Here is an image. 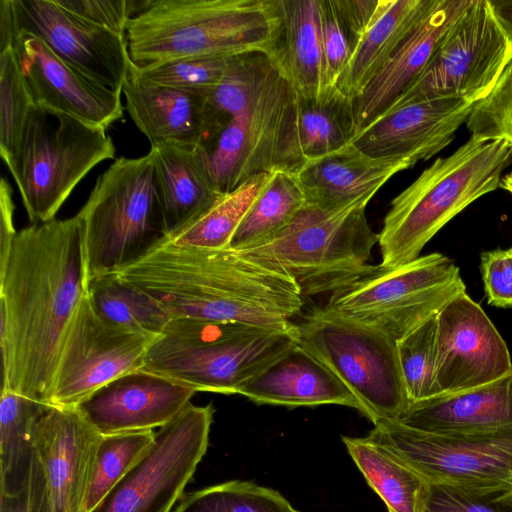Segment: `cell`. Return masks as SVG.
I'll return each instance as SVG.
<instances>
[{"mask_svg":"<svg viewBox=\"0 0 512 512\" xmlns=\"http://www.w3.org/2000/svg\"><path fill=\"white\" fill-rule=\"evenodd\" d=\"M88 285L77 215L17 232L0 266L1 390L49 405L62 344Z\"/></svg>","mask_w":512,"mask_h":512,"instance_id":"1","label":"cell"},{"mask_svg":"<svg viewBox=\"0 0 512 512\" xmlns=\"http://www.w3.org/2000/svg\"><path fill=\"white\" fill-rule=\"evenodd\" d=\"M111 275L147 295L171 317L284 330L303 307L300 288L281 265L231 248L164 241Z\"/></svg>","mask_w":512,"mask_h":512,"instance_id":"2","label":"cell"},{"mask_svg":"<svg viewBox=\"0 0 512 512\" xmlns=\"http://www.w3.org/2000/svg\"><path fill=\"white\" fill-rule=\"evenodd\" d=\"M279 26L277 0H151L129 22L137 67L189 57L268 55Z\"/></svg>","mask_w":512,"mask_h":512,"instance_id":"3","label":"cell"},{"mask_svg":"<svg viewBox=\"0 0 512 512\" xmlns=\"http://www.w3.org/2000/svg\"><path fill=\"white\" fill-rule=\"evenodd\" d=\"M512 165V146L470 136L437 158L390 204L378 233L381 264L397 267L420 257L424 246L471 203L499 188Z\"/></svg>","mask_w":512,"mask_h":512,"instance_id":"4","label":"cell"},{"mask_svg":"<svg viewBox=\"0 0 512 512\" xmlns=\"http://www.w3.org/2000/svg\"><path fill=\"white\" fill-rule=\"evenodd\" d=\"M297 343L295 324L281 330L171 317L149 344L142 369L196 392L238 394L250 379Z\"/></svg>","mask_w":512,"mask_h":512,"instance_id":"5","label":"cell"},{"mask_svg":"<svg viewBox=\"0 0 512 512\" xmlns=\"http://www.w3.org/2000/svg\"><path fill=\"white\" fill-rule=\"evenodd\" d=\"M89 281L113 274L166 241L168 231L153 156L117 158L77 213Z\"/></svg>","mask_w":512,"mask_h":512,"instance_id":"6","label":"cell"},{"mask_svg":"<svg viewBox=\"0 0 512 512\" xmlns=\"http://www.w3.org/2000/svg\"><path fill=\"white\" fill-rule=\"evenodd\" d=\"M371 198L337 209L306 203L293 222L269 243L247 251L281 265L304 296L333 293L366 274L378 234L365 209Z\"/></svg>","mask_w":512,"mask_h":512,"instance_id":"7","label":"cell"},{"mask_svg":"<svg viewBox=\"0 0 512 512\" xmlns=\"http://www.w3.org/2000/svg\"><path fill=\"white\" fill-rule=\"evenodd\" d=\"M114 156L105 128L34 105L8 167L31 224L54 219L86 174Z\"/></svg>","mask_w":512,"mask_h":512,"instance_id":"8","label":"cell"},{"mask_svg":"<svg viewBox=\"0 0 512 512\" xmlns=\"http://www.w3.org/2000/svg\"><path fill=\"white\" fill-rule=\"evenodd\" d=\"M295 325L298 344L346 386L373 424L400 419L410 402L395 339L324 307Z\"/></svg>","mask_w":512,"mask_h":512,"instance_id":"9","label":"cell"},{"mask_svg":"<svg viewBox=\"0 0 512 512\" xmlns=\"http://www.w3.org/2000/svg\"><path fill=\"white\" fill-rule=\"evenodd\" d=\"M463 292L466 286L454 261L431 253L397 267L372 266L331 293L324 308L397 341Z\"/></svg>","mask_w":512,"mask_h":512,"instance_id":"10","label":"cell"},{"mask_svg":"<svg viewBox=\"0 0 512 512\" xmlns=\"http://www.w3.org/2000/svg\"><path fill=\"white\" fill-rule=\"evenodd\" d=\"M511 58L512 44L489 0H471L421 75L394 105L430 99L475 104L490 93Z\"/></svg>","mask_w":512,"mask_h":512,"instance_id":"11","label":"cell"},{"mask_svg":"<svg viewBox=\"0 0 512 512\" xmlns=\"http://www.w3.org/2000/svg\"><path fill=\"white\" fill-rule=\"evenodd\" d=\"M427 482L465 486L512 484V427L468 434H437L398 420L374 424L366 436Z\"/></svg>","mask_w":512,"mask_h":512,"instance_id":"12","label":"cell"},{"mask_svg":"<svg viewBox=\"0 0 512 512\" xmlns=\"http://www.w3.org/2000/svg\"><path fill=\"white\" fill-rule=\"evenodd\" d=\"M214 408L191 403L155 432L144 458L95 512H171L207 451Z\"/></svg>","mask_w":512,"mask_h":512,"instance_id":"13","label":"cell"},{"mask_svg":"<svg viewBox=\"0 0 512 512\" xmlns=\"http://www.w3.org/2000/svg\"><path fill=\"white\" fill-rule=\"evenodd\" d=\"M153 339L105 319L87 293L67 329L49 405L76 408L105 384L142 369Z\"/></svg>","mask_w":512,"mask_h":512,"instance_id":"14","label":"cell"},{"mask_svg":"<svg viewBox=\"0 0 512 512\" xmlns=\"http://www.w3.org/2000/svg\"><path fill=\"white\" fill-rule=\"evenodd\" d=\"M298 93L263 53L248 54L245 101L236 118L242 128L243 180L286 171L306 162L297 129Z\"/></svg>","mask_w":512,"mask_h":512,"instance_id":"15","label":"cell"},{"mask_svg":"<svg viewBox=\"0 0 512 512\" xmlns=\"http://www.w3.org/2000/svg\"><path fill=\"white\" fill-rule=\"evenodd\" d=\"M436 323L433 397L490 383L512 369L504 339L466 292L441 309Z\"/></svg>","mask_w":512,"mask_h":512,"instance_id":"16","label":"cell"},{"mask_svg":"<svg viewBox=\"0 0 512 512\" xmlns=\"http://www.w3.org/2000/svg\"><path fill=\"white\" fill-rule=\"evenodd\" d=\"M11 6L16 35L39 38L90 78L122 91L132 64L126 36L83 20L55 0H11Z\"/></svg>","mask_w":512,"mask_h":512,"instance_id":"17","label":"cell"},{"mask_svg":"<svg viewBox=\"0 0 512 512\" xmlns=\"http://www.w3.org/2000/svg\"><path fill=\"white\" fill-rule=\"evenodd\" d=\"M13 50L36 106L105 129L123 117L122 91L90 78L62 60L39 38L18 33Z\"/></svg>","mask_w":512,"mask_h":512,"instance_id":"18","label":"cell"},{"mask_svg":"<svg viewBox=\"0 0 512 512\" xmlns=\"http://www.w3.org/2000/svg\"><path fill=\"white\" fill-rule=\"evenodd\" d=\"M473 106L462 99L397 104L358 132L351 143L372 157L400 161L410 168L447 147Z\"/></svg>","mask_w":512,"mask_h":512,"instance_id":"19","label":"cell"},{"mask_svg":"<svg viewBox=\"0 0 512 512\" xmlns=\"http://www.w3.org/2000/svg\"><path fill=\"white\" fill-rule=\"evenodd\" d=\"M102 434L76 408L49 406L34 431L53 512H84Z\"/></svg>","mask_w":512,"mask_h":512,"instance_id":"20","label":"cell"},{"mask_svg":"<svg viewBox=\"0 0 512 512\" xmlns=\"http://www.w3.org/2000/svg\"><path fill=\"white\" fill-rule=\"evenodd\" d=\"M196 391L139 369L105 384L76 409L102 435L153 431L175 419Z\"/></svg>","mask_w":512,"mask_h":512,"instance_id":"21","label":"cell"},{"mask_svg":"<svg viewBox=\"0 0 512 512\" xmlns=\"http://www.w3.org/2000/svg\"><path fill=\"white\" fill-rule=\"evenodd\" d=\"M126 108L151 146L162 142L204 145L229 121L207 97L154 83L133 63L122 87Z\"/></svg>","mask_w":512,"mask_h":512,"instance_id":"22","label":"cell"},{"mask_svg":"<svg viewBox=\"0 0 512 512\" xmlns=\"http://www.w3.org/2000/svg\"><path fill=\"white\" fill-rule=\"evenodd\" d=\"M470 3L471 0H436L386 65L354 99L356 134L388 111L414 84Z\"/></svg>","mask_w":512,"mask_h":512,"instance_id":"23","label":"cell"},{"mask_svg":"<svg viewBox=\"0 0 512 512\" xmlns=\"http://www.w3.org/2000/svg\"><path fill=\"white\" fill-rule=\"evenodd\" d=\"M398 421L437 434L485 433L512 427V369L490 383L411 403Z\"/></svg>","mask_w":512,"mask_h":512,"instance_id":"24","label":"cell"},{"mask_svg":"<svg viewBox=\"0 0 512 512\" xmlns=\"http://www.w3.org/2000/svg\"><path fill=\"white\" fill-rule=\"evenodd\" d=\"M238 394L257 404L287 407L335 404L360 411L346 386L298 343L250 379Z\"/></svg>","mask_w":512,"mask_h":512,"instance_id":"25","label":"cell"},{"mask_svg":"<svg viewBox=\"0 0 512 512\" xmlns=\"http://www.w3.org/2000/svg\"><path fill=\"white\" fill-rule=\"evenodd\" d=\"M403 162L372 157L354 144L308 160L296 173L307 203L337 209L371 198L396 173L408 169Z\"/></svg>","mask_w":512,"mask_h":512,"instance_id":"26","label":"cell"},{"mask_svg":"<svg viewBox=\"0 0 512 512\" xmlns=\"http://www.w3.org/2000/svg\"><path fill=\"white\" fill-rule=\"evenodd\" d=\"M279 26L267 57L298 95L320 99L332 88L326 77L320 0H277Z\"/></svg>","mask_w":512,"mask_h":512,"instance_id":"27","label":"cell"},{"mask_svg":"<svg viewBox=\"0 0 512 512\" xmlns=\"http://www.w3.org/2000/svg\"><path fill=\"white\" fill-rule=\"evenodd\" d=\"M150 152L169 237L223 194L216 188L200 145L162 142L151 146Z\"/></svg>","mask_w":512,"mask_h":512,"instance_id":"28","label":"cell"},{"mask_svg":"<svg viewBox=\"0 0 512 512\" xmlns=\"http://www.w3.org/2000/svg\"><path fill=\"white\" fill-rule=\"evenodd\" d=\"M435 2L436 0H380L372 24L358 42L335 87L354 101Z\"/></svg>","mask_w":512,"mask_h":512,"instance_id":"29","label":"cell"},{"mask_svg":"<svg viewBox=\"0 0 512 512\" xmlns=\"http://www.w3.org/2000/svg\"><path fill=\"white\" fill-rule=\"evenodd\" d=\"M342 441L388 512H422L428 483L422 476L366 437L342 436Z\"/></svg>","mask_w":512,"mask_h":512,"instance_id":"30","label":"cell"},{"mask_svg":"<svg viewBox=\"0 0 512 512\" xmlns=\"http://www.w3.org/2000/svg\"><path fill=\"white\" fill-rule=\"evenodd\" d=\"M306 203L296 174L273 172L234 233L229 248L247 251L269 243L293 222Z\"/></svg>","mask_w":512,"mask_h":512,"instance_id":"31","label":"cell"},{"mask_svg":"<svg viewBox=\"0 0 512 512\" xmlns=\"http://www.w3.org/2000/svg\"><path fill=\"white\" fill-rule=\"evenodd\" d=\"M49 406L11 390H1V493H14L25 483L35 453V426Z\"/></svg>","mask_w":512,"mask_h":512,"instance_id":"32","label":"cell"},{"mask_svg":"<svg viewBox=\"0 0 512 512\" xmlns=\"http://www.w3.org/2000/svg\"><path fill=\"white\" fill-rule=\"evenodd\" d=\"M297 129L306 161L337 151L356 135L354 101L336 87L320 99L298 95Z\"/></svg>","mask_w":512,"mask_h":512,"instance_id":"33","label":"cell"},{"mask_svg":"<svg viewBox=\"0 0 512 512\" xmlns=\"http://www.w3.org/2000/svg\"><path fill=\"white\" fill-rule=\"evenodd\" d=\"M272 173L254 175L223 194L198 217L171 234L166 241L177 246L229 248L231 239Z\"/></svg>","mask_w":512,"mask_h":512,"instance_id":"34","label":"cell"},{"mask_svg":"<svg viewBox=\"0 0 512 512\" xmlns=\"http://www.w3.org/2000/svg\"><path fill=\"white\" fill-rule=\"evenodd\" d=\"M88 295L105 319L152 338L160 335L171 319L155 301L111 274L90 280Z\"/></svg>","mask_w":512,"mask_h":512,"instance_id":"35","label":"cell"},{"mask_svg":"<svg viewBox=\"0 0 512 512\" xmlns=\"http://www.w3.org/2000/svg\"><path fill=\"white\" fill-rule=\"evenodd\" d=\"M154 440V431L102 435L84 512L96 511L109 493L144 458Z\"/></svg>","mask_w":512,"mask_h":512,"instance_id":"36","label":"cell"},{"mask_svg":"<svg viewBox=\"0 0 512 512\" xmlns=\"http://www.w3.org/2000/svg\"><path fill=\"white\" fill-rule=\"evenodd\" d=\"M174 512H300L278 491L233 480L184 493Z\"/></svg>","mask_w":512,"mask_h":512,"instance_id":"37","label":"cell"},{"mask_svg":"<svg viewBox=\"0 0 512 512\" xmlns=\"http://www.w3.org/2000/svg\"><path fill=\"white\" fill-rule=\"evenodd\" d=\"M13 47L0 52V154L10 167L18 153L24 127L34 106Z\"/></svg>","mask_w":512,"mask_h":512,"instance_id":"38","label":"cell"},{"mask_svg":"<svg viewBox=\"0 0 512 512\" xmlns=\"http://www.w3.org/2000/svg\"><path fill=\"white\" fill-rule=\"evenodd\" d=\"M436 331L434 316L396 341L400 369L410 404L433 397Z\"/></svg>","mask_w":512,"mask_h":512,"instance_id":"39","label":"cell"},{"mask_svg":"<svg viewBox=\"0 0 512 512\" xmlns=\"http://www.w3.org/2000/svg\"><path fill=\"white\" fill-rule=\"evenodd\" d=\"M233 57H189L137 67L146 79L207 97L222 81Z\"/></svg>","mask_w":512,"mask_h":512,"instance_id":"40","label":"cell"},{"mask_svg":"<svg viewBox=\"0 0 512 512\" xmlns=\"http://www.w3.org/2000/svg\"><path fill=\"white\" fill-rule=\"evenodd\" d=\"M422 512H512V484L465 486L428 482Z\"/></svg>","mask_w":512,"mask_h":512,"instance_id":"41","label":"cell"},{"mask_svg":"<svg viewBox=\"0 0 512 512\" xmlns=\"http://www.w3.org/2000/svg\"><path fill=\"white\" fill-rule=\"evenodd\" d=\"M466 127L473 137L512 146V58L490 93L474 104Z\"/></svg>","mask_w":512,"mask_h":512,"instance_id":"42","label":"cell"},{"mask_svg":"<svg viewBox=\"0 0 512 512\" xmlns=\"http://www.w3.org/2000/svg\"><path fill=\"white\" fill-rule=\"evenodd\" d=\"M320 2L326 77L329 87L334 88L354 52L355 42L336 7L335 0Z\"/></svg>","mask_w":512,"mask_h":512,"instance_id":"43","label":"cell"},{"mask_svg":"<svg viewBox=\"0 0 512 512\" xmlns=\"http://www.w3.org/2000/svg\"><path fill=\"white\" fill-rule=\"evenodd\" d=\"M151 0H55L83 20L119 35L126 34L130 20Z\"/></svg>","mask_w":512,"mask_h":512,"instance_id":"44","label":"cell"},{"mask_svg":"<svg viewBox=\"0 0 512 512\" xmlns=\"http://www.w3.org/2000/svg\"><path fill=\"white\" fill-rule=\"evenodd\" d=\"M480 271L488 304L512 308V247L483 252Z\"/></svg>","mask_w":512,"mask_h":512,"instance_id":"45","label":"cell"},{"mask_svg":"<svg viewBox=\"0 0 512 512\" xmlns=\"http://www.w3.org/2000/svg\"><path fill=\"white\" fill-rule=\"evenodd\" d=\"M0 512H53L43 470L35 453L23 486L14 493L0 492Z\"/></svg>","mask_w":512,"mask_h":512,"instance_id":"46","label":"cell"},{"mask_svg":"<svg viewBox=\"0 0 512 512\" xmlns=\"http://www.w3.org/2000/svg\"><path fill=\"white\" fill-rule=\"evenodd\" d=\"M379 3L380 0H335L336 7L354 39L355 48L372 24Z\"/></svg>","mask_w":512,"mask_h":512,"instance_id":"47","label":"cell"},{"mask_svg":"<svg viewBox=\"0 0 512 512\" xmlns=\"http://www.w3.org/2000/svg\"><path fill=\"white\" fill-rule=\"evenodd\" d=\"M12 192L10 183L3 177L0 182V266L6 262L18 232L13 222L15 206Z\"/></svg>","mask_w":512,"mask_h":512,"instance_id":"48","label":"cell"},{"mask_svg":"<svg viewBox=\"0 0 512 512\" xmlns=\"http://www.w3.org/2000/svg\"><path fill=\"white\" fill-rule=\"evenodd\" d=\"M15 36L11 0H0V52L13 47Z\"/></svg>","mask_w":512,"mask_h":512,"instance_id":"49","label":"cell"},{"mask_svg":"<svg viewBox=\"0 0 512 512\" xmlns=\"http://www.w3.org/2000/svg\"><path fill=\"white\" fill-rule=\"evenodd\" d=\"M493 13L512 44V0H489Z\"/></svg>","mask_w":512,"mask_h":512,"instance_id":"50","label":"cell"},{"mask_svg":"<svg viewBox=\"0 0 512 512\" xmlns=\"http://www.w3.org/2000/svg\"><path fill=\"white\" fill-rule=\"evenodd\" d=\"M499 187L508 191L512 195V171L502 177Z\"/></svg>","mask_w":512,"mask_h":512,"instance_id":"51","label":"cell"}]
</instances>
